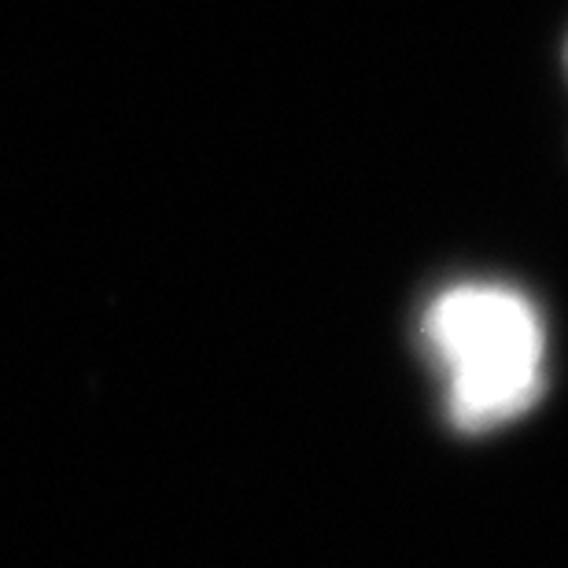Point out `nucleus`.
<instances>
[{
    "label": "nucleus",
    "mask_w": 568,
    "mask_h": 568,
    "mask_svg": "<svg viewBox=\"0 0 568 568\" xmlns=\"http://www.w3.org/2000/svg\"><path fill=\"white\" fill-rule=\"evenodd\" d=\"M565 67H568V49H565Z\"/></svg>",
    "instance_id": "nucleus-2"
},
{
    "label": "nucleus",
    "mask_w": 568,
    "mask_h": 568,
    "mask_svg": "<svg viewBox=\"0 0 568 568\" xmlns=\"http://www.w3.org/2000/svg\"><path fill=\"white\" fill-rule=\"evenodd\" d=\"M417 344L436 369L443 422L458 436L525 422L550 388L547 317L509 281H447L417 314Z\"/></svg>",
    "instance_id": "nucleus-1"
}]
</instances>
